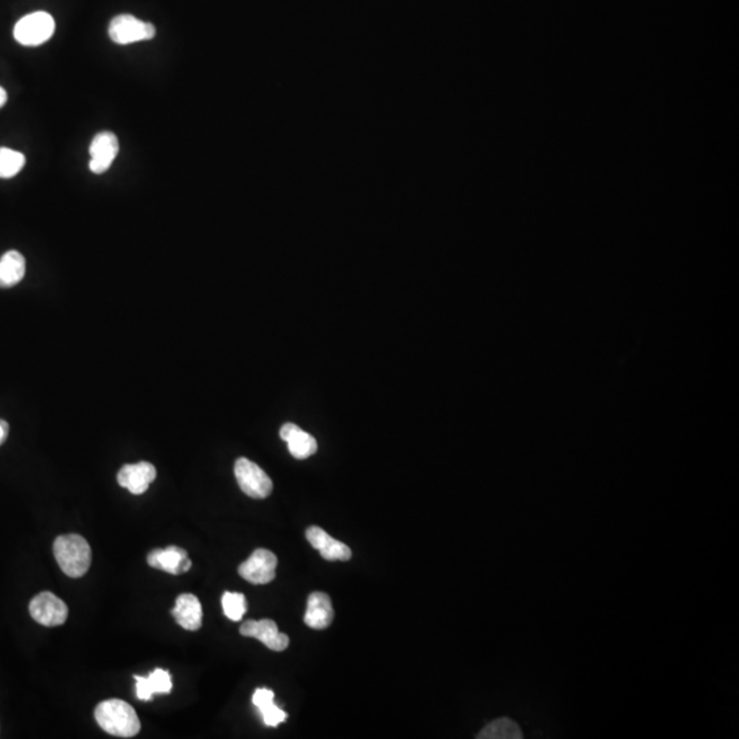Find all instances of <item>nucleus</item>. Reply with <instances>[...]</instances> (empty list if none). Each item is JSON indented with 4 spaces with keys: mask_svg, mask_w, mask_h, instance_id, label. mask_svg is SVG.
I'll list each match as a JSON object with an SVG mask.
<instances>
[{
    "mask_svg": "<svg viewBox=\"0 0 739 739\" xmlns=\"http://www.w3.org/2000/svg\"><path fill=\"white\" fill-rule=\"evenodd\" d=\"M95 719L106 733L120 738L138 735L141 725L133 707L122 699H106L96 707Z\"/></svg>",
    "mask_w": 739,
    "mask_h": 739,
    "instance_id": "f257e3e1",
    "label": "nucleus"
},
{
    "mask_svg": "<svg viewBox=\"0 0 739 739\" xmlns=\"http://www.w3.org/2000/svg\"><path fill=\"white\" fill-rule=\"evenodd\" d=\"M54 556L60 570L70 578H81L91 567V547L78 534L58 537L54 542Z\"/></svg>",
    "mask_w": 739,
    "mask_h": 739,
    "instance_id": "f03ea898",
    "label": "nucleus"
},
{
    "mask_svg": "<svg viewBox=\"0 0 739 739\" xmlns=\"http://www.w3.org/2000/svg\"><path fill=\"white\" fill-rule=\"evenodd\" d=\"M54 32V18L49 13L38 12L18 21L14 28V38L22 46L36 47L49 41Z\"/></svg>",
    "mask_w": 739,
    "mask_h": 739,
    "instance_id": "7ed1b4c3",
    "label": "nucleus"
},
{
    "mask_svg": "<svg viewBox=\"0 0 739 739\" xmlns=\"http://www.w3.org/2000/svg\"><path fill=\"white\" fill-rule=\"evenodd\" d=\"M235 476L238 486L245 493L246 496L262 500L272 494V478L250 459L240 458L236 460Z\"/></svg>",
    "mask_w": 739,
    "mask_h": 739,
    "instance_id": "20e7f679",
    "label": "nucleus"
},
{
    "mask_svg": "<svg viewBox=\"0 0 739 739\" xmlns=\"http://www.w3.org/2000/svg\"><path fill=\"white\" fill-rule=\"evenodd\" d=\"M156 33V26L152 23L138 20L129 14L118 15L109 26L110 39L120 46L151 40Z\"/></svg>",
    "mask_w": 739,
    "mask_h": 739,
    "instance_id": "39448f33",
    "label": "nucleus"
},
{
    "mask_svg": "<svg viewBox=\"0 0 739 739\" xmlns=\"http://www.w3.org/2000/svg\"><path fill=\"white\" fill-rule=\"evenodd\" d=\"M29 612L35 622L46 628L64 625L69 615L67 605L51 592L38 594L29 604Z\"/></svg>",
    "mask_w": 739,
    "mask_h": 739,
    "instance_id": "423d86ee",
    "label": "nucleus"
},
{
    "mask_svg": "<svg viewBox=\"0 0 739 739\" xmlns=\"http://www.w3.org/2000/svg\"><path fill=\"white\" fill-rule=\"evenodd\" d=\"M277 565L279 560L274 553L261 548L238 567V574L250 583L266 584L274 581Z\"/></svg>",
    "mask_w": 739,
    "mask_h": 739,
    "instance_id": "0eeeda50",
    "label": "nucleus"
},
{
    "mask_svg": "<svg viewBox=\"0 0 739 739\" xmlns=\"http://www.w3.org/2000/svg\"><path fill=\"white\" fill-rule=\"evenodd\" d=\"M240 634L244 637L259 639L267 648L274 652H282L289 645V637L287 634L280 633L279 626L274 620H246L241 625Z\"/></svg>",
    "mask_w": 739,
    "mask_h": 739,
    "instance_id": "6e6552de",
    "label": "nucleus"
},
{
    "mask_svg": "<svg viewBox=\"0 0 739 739\" xmlns=\"http://www.w3.org/2000/svg\"><path fill=\"white\" fill-rule=\"evenodd\" d=\"M118 151H120V143L114 133H98L89 147V154H91L89 170L93 174H103L111 167L112 162L117 158Z\"/></svg>",
    "mask_w": 739,
    "mask_h": 739,
    "instance_id": "1a4fd4ad",
    "label": "nucleus"
},
{
    "mask_svg": "<svg viewBox=\"0 0 739 739\" xmlns=\"http://www.w3.org/2000/svg\"><path fill=\"white\" fill-rule=\"evenodd\" d=\"M147 563L156 570L165 571L172 575H181L192 567L187 550L180 547H167L165 549H154L147 556Z\"/></svg>",
    "mask_w": 739,
    "mask_h": 739,
    "instance_id": "9d476101",
    "label": "nucleus"
},
{
    "mask_svg": "<svg viewBox=\"0 0 739 739\" xmlns=\"http://www.w3.org/2000/svg\"><path fill=\"white\" fill-rule=\"evenodd\" d=\"M156 478V468L148 461L123 466L118 473V484L132 494H143Z\"/></svg>",
    "mask_w": 739,
    "mask_h": 739,
    "instance_id": "9b49d317",
    "label": "nucleus"
},
{
    "mask_svg": "<svg viewBox=\"0 0 739 739\" xmlns=\"http://www.w3.org/2000/svg\"><path fill=\"white\" fill-rule=\"evenodd\" d=\"M306 537L313 548L319 550L324 559L330 560V562H335V560L348 562L352 557V552L348 545L333 539L318 526L307 529Z\"/></svg>",
    "mask_w": 739,
    "mask_h": 739,
    "instance_id": "f8f14e48",
    "label": "nucleus"
},
{
    "mask_svg": "<svg viewBox=\"0 0 739 739\" xmlns=\"http://www.w3.org/2000/svg\"><path fill=\"white\" fill-rule=\"evenodd\" d=\"M333 619H334V610H333L330 597L322 592L311 593L307 601L304 623L314 630H324L332 625Z\"/></svg>",
    "mask_w": 739,
    "mask_h": 739,
    "instance_id": "ddd939ff",
    "label": "nucleus"
},
{
    "mask_svg": "<svg viewBox=\"0 0 739 739\" xmlns=\"http://www.w3.org/2000/svg\"><path fill=\"white\" fill-rule=\"evenodd\" d=\"M280 436L288 442L290 455L298 460L316 455L318 450V442L311 434L301 430L298 424L285 423L280 430Z\"/></svg>",
    "mask_w": 739,
    "mask_h": 739,
    "instance_id": "4468645a",
    "label": "nucleus"
},
{
    "mask_svg": "<svg viewBox=\"0 0 739 739\" xmlns=\"http://www.w3.org/2000/svg\"><path fill=\"white\" fill-rule=\"evenodd\" d=\"M172 615L174 616L175 622L188 631L199 630L203 623L200 601L193 594L185 593L178 596Z\"/></svg>",
    "mask_w": 739,
    "mask_h": 739,
    "instance_id": "2eb2a0df",
    "label": "nucleus"
},
{
    "mask_svg": "<svg viewBox=\"0 0 739 739\" xmlns=\"http://www.w3.org/2000/svg\"><path fill=\"white\" fill-rule=\"evenodd\" d=\"M136 696L143 701H149L154 694H169L173 689L172 675L169 671L156 668L148 676H135Z\"/></svg>",
    "mask_w": 739,
    "mask_h": 739,
    "instance_id": "dca6fc26",
    "label": "nucleus"
},
{
    "mask_svg": "<svg viewBox=\"0 0 739 739\" xmlns=\"http://www.w3.org/2000/svg\"><path fill=\"white\" fill-rule=\"evenodd\" d=\"M26 272L25 258L18 251H9L0 259V288H12L21 282Z\"/></svg>",
    "mask_w": 739,
    "mask_h": 739,
    "instance_id": "f3484780",
    "label": "nucleus"
},
{
    "mask_svg": "<svg viewBox=\"0 0 739 739\" xmlns=\"http://www.w3.org/2000/svg\"><path fill=\"white\" fill-rule=\"evenodd\" d=\"M253 702L256 708H259L264 725L269 726V727H277L280 723L287 720V712L282 711L274 704V693L270 689H256L255 693H254Z\"/></svg>",
    "mask_w": 739,
    "mask_h": 739,
    "instance_id": "a211bd4d",
    "label": "nucleus"
},
{
    "mask_svg": "<svg viewBox=\"0 0 739 739\" xmlns=\"http://www.w3.org/2000/svg\"><path fill=\"white\" fill-rule=\"evenodd\" d=\"M476 738L479 739H521L523 738L521 728L513 720L508 717L494 720L489 723Z\"/></svg>",
    "mask_w": 739,
    "mask_h": 739,
    "instance_id": "6ab92c4d",
    "label": "nucleus"
},
{
    "mask_svg": "<svg viewBox=\"0 0 739 739\" xmlns=\"http://www.w3.org/2000/svg\"><path fill=\"white\" fill-rule=\"evenodd\" d=\"M25 156L14 149L0 148V178H13L25 166Z\"/></svg>",
    "mask_w": 739,
    "mask_h": 739,
    "instance_id": "aec40b11",
    "label": "nucleus"
},
{
    "mask_svg": "<svg viewBox=\"0 0 739 739\" xmlns=\"http://www.w3.org/2000/svg\"><path fill=\"white\" fill-rule=\"evenodd\" d=\"M222 608H224L227 619L233 620V622H240L243 619L244 613L248 610V605H246L244 594L227 592L222 596Z\"/></svg>",
    "mask_w": 739,
    "mask_h": 739,
    "instance_id": "412c9836",
    "label": "nucleus"
},
{
    "mask_svg": "<svg viewBox=\"0 0 739 739\" xmlns=\"http://www.w3.org/2000/svg\"><path fill=\"white\" fill-rule=\"evenodd\" d=\"M9 436V423L4 419H0V445L4 444Z\"/></svg>",
    "mask_w": 739,
    "mask_h": 739,
    "instance_id": "4be33fe9",
    "label": "nucleus"
},
{
    "mask_svg": "<svg viewBox=\"0 0 739 739\" xmlns=\"http://www.w3.org/2000/svg\"><path fill=\"white\" fill-rule=\"evenodd\" d=\"M7 102V92L0 86V107H4Z\"/></svg>",
    "mask_w": 739,
    "mask_h": 739,
    "instance_id": "5701e85b",
    "label": "nucleus"
}]
</instances>
